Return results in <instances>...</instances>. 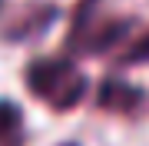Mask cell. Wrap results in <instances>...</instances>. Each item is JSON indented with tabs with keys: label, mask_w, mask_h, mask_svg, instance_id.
Returning a JSON list of instances; mask_svg holds the SVG:
<instances>
[{
	"label": "cell",
	"mask_w": 149,
	"mask_h": 146,
	"mask_svg": "<svg viewBox=\"0 0 149 146\" xmlns=\"http://www.w3.org/2000/svg\"><path fill=\"white\" fill-rule=\"evenodd\" d=\"M27 90L56 113H70L86 96V73L70 57H40L23 70Z\"/></svg>",
	"instance_id": "obj_2"
},
{
	"label": "cell",
	"mask_w": 149,
	"mask_h": 146,
	"mask_svg": "<svg viewBox=\"0 0 149 146\" xmlns=\"http://www.w3.org/2000/svg\"><path fill=\"white\" fill-rule=\"evenodd\" d=\"M63 146H76V143H63Z\"/></svg>",
	"instance_id": "obj_7"
},
{
	"label": "cell",
	"mask_w": 149,
	"mask_h": 146,
	"mask_svg": "<svg viewBox=\"0 0 149 146\" xmlns=\"http://www.w3.org/2000/svg\"><path fill=\"white\" fill-rule=\"evenodd\" d=\"M53 20H56V7H47V3H43V7H30V10L23 13L20 20H17L13 27H10V30H7V37H10V40L40 37V33L47 30V27H50Z\"/></svg>",
	"instance_id": "obj_5"
},
{
	"label": "cell",
	"mask_w": 149,
	"mask_h": 146,
	"mask_svg": "<svg viewBox=\"0 0 149 146\" xmlns=\"http://www.w3.org/2000/svg\"><path fill=\"white\" fill-rule=\"evenodd\" d=\"M133 30L129 17H116L103 7V0H80L66 30V53L76 57H100L119 47Z\"/></svg>",
	"instance_id": "obj_1"
},
{
	"label": "cell",
	"mask_w": 149,
	"mask_h": 146,
	"mask_svg": "<svg viewBox=\"0 0 149 146\" xmlns=\"http://www.w3.org/2000/svg\"><path fill=\"white\" fill-rule=\"evenodd\" d=\"M23 143H27L23 110L10 100H0V146H23Z\"/></svg>",
	"instance_id": "obj_4"
},
{
	"label": "cell",
	"mask_w": 149,
	"mask_h": 146,
	"mask_svg": "<svg viewBox=\"0 0 149 146\" xmlns=\"http://www.w3.org/2000/svg\"><path fill=\"white\" fill-rule=\"evenodd\" d=\"M100 110H106V113H116V116H143L149 110V93L129 87V83L123 80H106L100 87Z\"/></svg>",
	"instance_id": "obj_3"
},
{
	"label": "cell",
	"mask_w": 149,
	"mask_h": 146,
	"mask_svg": "<svg viewBox=\"0 0 149 146\" xmlns=\"http://www.w3.org/2000/svg\"><path fill=\"white\" fill-rule=\"evenodd\" d=\"M119 66H149V30L143 33V37H136L133 43L123 50Z\"/></svg>",
	"instance_id": "obj_6"
}]
</instances>
